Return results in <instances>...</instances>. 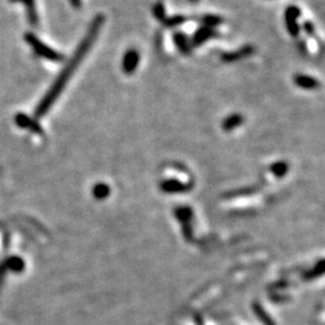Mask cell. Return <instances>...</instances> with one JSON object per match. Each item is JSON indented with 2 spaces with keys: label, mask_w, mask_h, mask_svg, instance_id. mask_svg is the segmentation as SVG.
Masks as SVG:
<instances>
[{
  "label": "cell",
  "mask_w": 325,
  "mask_h": 325,
  "mask_svg": "<svg viewBox=\"0 0 325 325\" xmlns=\"http://www.w3.org/2000/svg\"><path fill=\"white\" fill-rule=\"evenodd\" d=\"M104 22H105V17L104 15H101V13H99V15H96L95 17L92 19L90 28H88L85 38L82 39L80 45L77 46L76 51L74 52L70 60L66 63V65L64 66L63 70L60 71V74L58 75L57 79L54 80V82L52 83V86L49 87L48 92L44 95V98L41 99V101L39 102V105L36 106L34 112L36 118H41L43 116H45L49 111V108L52 107V105L55 102V100L59 98L63 90L65 88V86L68 85L69 80L71 79L74 72L76 71V69L79 68L80 64H81L82 60L85 59L86 55H87L88 52H90L93 44L95 43Z\"/></svg>",
  "instance_id": "1"
},
{
  "label": "cell",
  "mask_w": 325,
  "mask_h": 325,
  "mask_svg": "<svg viewBox=\"0 0 325 325\" xmlns=\"http://www.w3.org/2000/svg\"><path fill=\"white\" fill-rule=\"evenodd\" d=\"M24 40H26L28 45L32 47L34 53L38 54L39 57L45 58V59L53 63L63 62L64 57L62 53H59L58 51H55V49L47 46L46 44H44L43 41H41L35 34H33V33H27V34L24 35Z\"/></svg>",
  "instance_id": "2"
},
{
  "label": "cell",
  "mask_w": 325,
  "mask_h": 325,
  "mask_svg": "<svg viewBox=\"0 0 325 325\" xmlns=\"http://www.w3.org/2000/svg\"><path fill=\"white\" fill-rule=\"evenodd\" d=\"M301 16V10L298 6H294L290 5L285 9L284 12V21H285V27H287L288 33L294 38L299 36L300 34V26L298 23V19Z\"/></svg>",
  "instance_id": "3"
},
{
  "label": "cell",
  "mask_w": 325,
  "mask_h": 325,
  "mask_svg": "<svg viewBox=\"0 0 325 325\" xmlns=\"http://www.w3.org/2000/svg\"><path fill=\"white\" fill-rule=\"evenodd\" d=\"M15 123L17 124L19 128L22 129H27L29 132L34 133V134L41 135L44 133L43 127L40 126L38 121H35L34 118H32L30 116L26 115L23 112H18L15 115Z\"/></svg>",
  "instance_id": "4"
},
{
  "label": "cell",
  "mask_w": 325,
  "mask_h": 325,
  "mask_svg": "<svg viewBox=\"0 0 325 325\" xmlns=\"http://www.w3.org/2000/svg\"><path fill=\"white\" fill-rule=\"evenodd\" d=\"M139 63H140V53L138 49L130 48L123 55V60H122V69L127 75L134 74L138 69Z\"/></svg>",
  "instance_id": "5"
},
{
  "label": "cell",
  "mask_w": 325,
  "mask_h": 325,
  "mask_svg": "<svg viewBox=\"0 0 325 325\" xmlns=\"http://www.w3.org/2000/svg\"><path fill=\"white\" fill-rule=\"evenodd\" d=\"M255 52V48L252 45H246L241 48L236 49L232 52H226V53H222L221 58L224 63H235L238 60L243 59V58L251 57V55Z\"/></svg>",
  "instance_id": "6"
},
{
  "label": "cell",
  "mask_w": 325,
  "mask_h": 325,
  "mask_svg": "<svg viewBox=\"0 0 325 325\" xmlns=\"http://www.w3.org/2000/svg\"><path fill=\"white\" fill-rule=\"evenodd\" d=\"M218 35L216 29L208 27H201L199 29H196V32L194 33L193 39H191V45L193 46H201L206 43L210 39L215 38Z\"/></svg>",
  "instance_id": "7"
},
{
  "label": "cell",
  "mask_w": 325,
  "mask_h": 325,
  "mask_svg": "<svg viewBox=\"0 0 325 325\" xmlns=\"http://www.w3.org/2000/svg\"><path fill=\"white\" fill-rule=\"evenodd\" d=\"M294 83L302 90H317L321 83L317 79L304 74H298L294 76Z\"/></svg>",
  "instance_id": "8"
},
{
  "label": "cell",
  "mask_w": 325,
  "mask_h": 325,
  "mask_svg": "<svg viewBox=\"0 0 325 325\" xmlns=\"http://www.w3.org/2000/svg\"><path fill=\"white\" fill-rule=\"evenodd\" d=\"M174 43L176 45L177 49H179L180 53L185 55H189L191 52V46L189 39L187 38V35L182 32H176L174 34Z\"/></svg>",
  "instance_id": "9"
},
{
  "label": "cell",
  "mask_w": 325,
  "mask_h": 325,
  "mask_svg": "<svg viewBox=\"0 0 325 325\" xmlns=\"http://www.w3.org/2000/svg\"><path fill=\"white\" fill-rule=\"evenodd\" d=\"M11 1H19L26 6L27 9V17L29 21V24L32 27L39 26V15L38 10H36L35 0H11Z\"/></svg>",
  "instance_id": "10"
},
{
  "label": "cell",
  "mask_w": 325,
  "mask_h": 325,
  "mask_svg": "<svg viewBox=\"0 0 325 325\" xmlns=\"http://www.w3.org/2000/svg\"><path fill=\"white\" fill-rule=\"evenodd\" d=\"M243 121L244 118L242 115H240V113H232V115L228 116V117L224 119L222 127H223V129L226 130V132H232L235 128L240 127L241 124L243 123Z\"/></svg>",
  "instance_id": "11"
},
{
  "label": "cell",
  "mask_w": 325,
  "mask_h": 325,
  "mask_svg": "<svg viewBox=\"0 0 325 325\" xmlns=\"http://www.w3.org/2000/svg\"><path fill=\"white\" fill-rule=\"evenodd\" d=\"M4 266L6 270H10L12 272H16V274H19L24 270L26 268V264H24V260L19 257H10L9 259L5 260Z\"/></svg>",
  "instance_id": "12"
},
{
  "label": "cell",
  "mask_w": 325,
  "mask_h": 325,
  "mask_svg": "<svg viewBox=\"0 0 325 325\" xmlns=\"http://www.w3.org/2000/svg\"><path fill=\"white\" fill-rule=\"evenodd\" d=\"M200 21H201V23L204 24V27L213 28V29H215V27L223 23V18L216 15H205L202 16Z\"/></svg>",
  "instance_id": "13"
},
{
  "label": "cell",
  "mask_w": 325,
  "mask_h": 325,
  "mask_svg": "<svg viewBox=\"0 0 325 325\" xmlns=\"http://www.w3.org/2000/svg\"><path fill=\"white\" fill-rule=\"evenodd\" d=\"M187 22V17L183 15H174L171 17H166L165 21L163 22V24L168 28H175L179 27L181 24L186 23Z\"/></svg>",
  "instance_id": "14"
},
{
  "label": "cell",
  "mask_w": 325,
  "mask_h": 325,
  "mask_svg": "<svg viewBox=\"0 0 325 325\" xmlns=\"http://www.w3.org/2000/svg\"><path fill=\"white\" fill-rule=\"evenodd\" d=\"M153 16L158 19V21L162 22V23L165 21L166 10H165V5L163 4V1H157L153 5Z\"/></svg>",
  "instance_id": "15"
},
{
  "label": "cell",
  "mask_w": 325,
  "mask_h": 325,
  "mask_svg": "<svg viewBox=\"0 0 325 325\" xmlns=\"http://www.w3.org/2000/svg\"><path fill=\"white\" fill-rule=\"evenodd\" d=\"M302 28H304L305 33H306L307 35L312 36V38H316V27H315V24L312 23V22L306 21L304 23V26H302Z\"/></svg>",
  "instance_id": "16"
},
{
  "label": "cell",
  "mask_w": 325,
  "mask_h": 325,
  "mask_svg": "<svg viewBox=\"0 0 325 325\" xmlns=\"http://www.w3.org/2000/svg\"><path fill=\"white\" fill-rule=\"evenodd\" d=\"M271 169H272V171L275 172V174L279 175V176H280V175H283L285 171H287L288 168H287V164H284V163H277V164H274Z\"/></svg>",
  "instance_id": "17"
},
{
  "label": "cell",
  "mask_w": 325,
  "mask_h": 325,
  "mask_svg": "<svg viewBox=\"0 0 325 325\" xmlns=\"http://www.w3.org/2000/svg\"><path fill=\"white\" fill-rule=\"evenodd\" d=\"M71 4L72 7H75V9H80L82 5V0H69Z\"/></svg>",
  "instance_id": "18"
},
{
  "label": "cell",
  "mask_w": 325,
  "mask_h": 325,
  "mask_svg": "<svg viewBox=\"0 0 325 325\" xmlns=\"http://www.w3.org/2000/svg\"><path fill=\"white\" fill-rule=\"evenodd\" d=\"M190 1L191 2H196V1H198V0H190Z\"/></svg>",
  "instance_id": "19"
}]
</instances>
